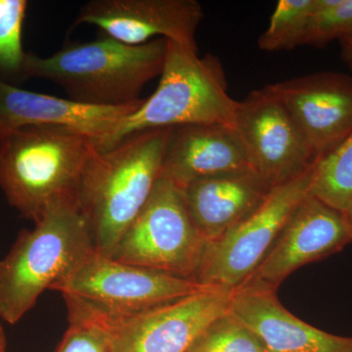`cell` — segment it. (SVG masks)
<instances>
[{
	"label": "cell",
	"instance_id": "cell-9",
	"mask_svg": "<svg viewBox=\"0 0 352 352\" xmlns=\"http://www.w3.org/2000/svg\"><path fill=\"white\" fill-rule=\"evenodd\" d=\"M233 129L252 170L271 188L302 175L316 161L302 132L268 85L238 101Z\"/></svg>",
	"mask_w": 352,
	"mask_h": 352
},
{
	"label": "cell",
	"instance_id": "cell-26",
	"mask_svg": "<svg viewBox=\"0 0 352 352\" xmlns=\"http://www.w3.org/2000/svg\"><path fill=\"white\" fill-rule=\"evenodd\" d=\"M6 338L4 333L3 328L0 324V352H6Z\"/></svg>",
	"mask_w": 352,
	"mask_h": 352
},
{
	"label": "cell",
	"instance_id": "cell-10",
	"mask_svg": "<svg viewBox=\"0 0 352 352\" xmlns=\"http://www.w3.org/2000/svg\"><path fill=\"white\" fill-rule=\"evenodd\" d=\"M232 291L208 289L109 324L111 352H187L226 314Z\"/></svg>",
	"mask_w": 352,
	"mask_h": 352
},
{
	"label": "cell",
	"instance_id": "cell-15",
	"mask_svg": "<svg viewBox=\"0 0 352 352\" xmlns=\"http://www.w3.org/2000/svg\"><path fill=\"white\" fill-rule=\"evenodd\" d=\"M248 170L251 164L232 126L192 124L171 129L160 177L183 189L197 180Z\"/></svg>",
	"mask_w": 352,
	"mask_h": 352
},
{
	"label": "cell",
	"instance_id": "cell-20",
	"mask_svg": "<svg viewBox=\"0 0 352 352\" xmlns=\"http://www.w3.org/2000/svg\"><path fill=\"white\" fill-rule=\"evenodd\" d=\"M315 0H279L270 25L258 39V47L267 52L292 50L300 46Z\"/></svg>",
	"mask_w": 352,
	"mask_h": 352
},
{
	"label": "cell",
	"instance_id": "cell-6",
	"mask_svg": "<svg viewBox=\"0 0 352 352\" xmlns=\"http://www.w3.org/2000/svg\"><path fill=\"white\" fill-rule=\"evenodd\" d=\"M208 289L196 280L122 263L94 249L50 288L66 305L100 314L109 324Z\"/></svg>",
	"mask_w": 352,
	"mask_h": 352
},
{
	"label": "cell",
	"instance_id": "cell-12",
	"mask_svg": "<svg viewBox=\"0 0 352 352\" xmlns=\"http://www.w3.org/2000/svg\"><path fill=\"white\" fill-rule=\"evenodd\" d=\"M351 241L344 214L308 194L258 267L243 285L276 291L296 270L332 256Z\"/></svg>",
	"mask_w": 352,
	"mask_h": 352
},
{
	"label": "cell",
	"instance_id": "cell-22",
	"mask_svg": "<svg viewBox=\"0 0 352 352\" xmlns=\"http://www.w3.org/2000/svg\"><path fill=\"white\" fill-rule=\"evenodd\" d=\"M67 309L69 328L55 352H111L107 319L73 305Z\"/></svg>",
	"mask_w": 352,
	"mask_h": 352
},
{
	"label": "cell",
	"instance_id": "cell-18",
	"mask_svg": "<svg viewBox=\"0 0 352 352\" xmlns=\"http://www.w3.org/2000/svg\"><path fill=\"white\" fill-rule=\"evenodd\" d=\"M309 195L344 212L352 200V132L344 142L315 161Z\"/></svg>",
	"mask_w": 352,
	"mask_h": 352
},
{
	"label": "cell",
	"instance_id": "cell-17",
	"mask_svg": "<svg viewBox=\"0 0 352 352\" xmlns=\"http://www.w3.org/2000/svg\"><path fill=\"white\" fill-rule=\"evenodd\" d=\"M271 189L261 176L248 170L197 180L182 192L192 222L208 243L249 217Z\"/></svg>",
	"mask_w": 352,
	"mask_h": 352
},
{
	"label": "cell",
	"instance_id": "cell-4",
	"mask_svg": "<svg viewBox=\"0 0 352 352\" xmlns=\"http://www.w3.org/2000/svg\"><path fill=\"white\" fill-rule=\"evenodd\" d=\"M166 43V59L154 94L94 142L97 151H108L131 136L154 129L192 124L233 127L238 101L229 94L219 58L201 57L196 48Z\"/></svg>",
	"mask_w": 352,
	"mask_h": 352
},
{
	"label": "cell",
	"instance_id": "cell-24",
	"mask_svg": "<svg viewBox=\"0 0 352 352\" xmlns=\"http://www.w3.org/2000/svg\"><path fill=\"white\" fill-rule=\"evenodd\" d=\"M340 46V55L344 63L352 72V28L338 39Z\"/></svg>",
	"mask_w": 352,
	"mask_h": 352
},
{
	"label": "cell",
	"instance_id": "cell-14",
	"mask_svg": "<svg viewBox=\"0 0 352 352\" xmlns=\"http://www.w3.org/2000/svg\"><path fill=\"white\" fill-rule=\"evenodd\" d=\"M228 311L267 352H352V338L324 332L300 320L281 305L274 289L243 285L232 291Z\"/></svg>",
	"mask_w": 352,
	"mask_h": 352
},
{
	"label": "cell",
	"instance_id": "cell-16",
	"mask_svg": "<svg viewBox=\"0 0 352 352\" xmlns=\"http://www.w3.org/2000/svg\"><path fill=\"white\" fill-rule=\"evenodd\" d=\"M140 104L129 107H94L68 98L22 89L0 80V138L22 127L57 126L82 131L95 142Z\"/></svg>",
	"mask_w": 352,
	"mask_h": 352
},
{
	"label": "cell",
	"instance_id": "cell-3",
	"mask_svg": "<svg viewBox=\"0 0 352 352\" xmlns=\"http://www.w3.org/2000/svg\"><path fill=\"white\" fill-rule=\"evenodd\" d=\"M95 150L94 139L69 127L9 132L0 138V188L21 217L36 223L51 206L78 200Z\"/></svg>",
	"mask_w": 352,
	"mask_h": 352
},
{
	"label": "cell",
	"instance_id": "cell-25",
	"mask_svg": "<svg viewBox=\"0 0 352 352\" xmlns=\"http://www.w3.org/2000/svg\"><path fill=\"white\" fill-rule=\"evenodd\" d=\"M342 214H344V219H346L347 227H349L352 237V200L349 203V207Z\"/></svg>",
	"mask_w": 352,
	"mask_h": 352
},
{
	"label": "cell",
	"instance_id": "cell-2",
	"mask_svg": "<svg viewBox=\"0 0 352 352\" xmlns=\"http://www.w3.org/2000/svg\"><path fill=\"white\" fill-rule=\"evenodd\" d=\"M171 129L141 132L108 151L95 150L78 197L95 252L113 258L149 200L161 175Z\"/></svg>",
	"mask_w": 352,
	"mask_h": 352
},
{
	"label": "cell",
	"instance_id": "cell-1",
	"mask_svg": "<svg viewBox=\"0 0 352 352\" xmlns=\"http://www.w3.org/2000/svg\"><path fill=\"white\" fill-rule=\"evenodd\" d=\"M166 41L129 45L107 36L87 43L69 41L47 57L28 53L25 78L54 83L68 99L94 107L119 108L142 102L148 82L161 76Z\"/></svg>",
	"mask_w": 352,
	"mask_h": 352
},
{
	"label": "cell",
	"instance_id": "cell-8",
	"mask_svg": "<svg viewBox=\"0 0 352 352\" xmlns=\"http://www.w3.org/2000/svg\"><path fill=\"white\" fill-rule=\"evenodd\" d=\"M206 244L190 217L182 189L160 177L113 258L195 280Z\"/></svg>",
	"mask_w": 352,
	"mask_h": 352
},
{
	"label": "cell",
	"instance_id": "cell-13",
	"mask_svg": "<svg viewBox=\"0 0 352 352\" xmlns=\"http://www.w3.org/2000/svg\"><path fill=\"white\" fill-rule=\"evenodd\" d=\"M319 159L352 132V76L317 73L268 85Z\"/></svg>",
	"mask_w": 352,
	"mask_h": 352
},
{
	"label": "cell",
	"instance_id": "cell-23",
	"mask_svg": "<svg viewBox=\"0 0 352 352\" xmlns=\"http://www.w3.org/2000/svg\"><path fill=\"white\" fill-rule=\"evenodd\" d=\"M352 28V0H315L300 45L324 47Z\"/></svg>",
	"mask_w": 352,
	"mask_h": 352
},
{
	"label": "cell",
	"instance_id": "cell-5",
	"mask_svg": "<svg viewBox=\"0 0 352 352\" xmlns=\"http://www.w3.org/2000/svg\"><path fill=\"white\" fill-rule=\"evenodd\" d=\"M92 249L89 226L78 201L51 206L34 228L21 231L0 259V318L11 325L22 320L41 294Z\"/></svg>",
	"mask_w": 352,
	"mask_h": 352
},
{
	"label": "cell",
	"instance_id": "cell-21",
	"mask_svg": "<svg viewBox=\"0 0 352 352\" xmlns=\"http://www.w3.org/2000/svg\"><path fill=\"white\" fill-rule=\"evenodd\" d=\"M187 352H267L261 340L227 311L205 329Z\"/></svg>",
	"mask_w": 352,
	"mask_h": 352
},
{
	"label": "cell",
	"instance_id": "cell-7",
	"mask_svg": "<svg viewBox=\"0 0 352 352\" xmlns=\"http://www.w3.org/2000/svg\"><path fill=\"white\" fill-rule=\"evenodd\" d=\"M312 168L271 189L249 217L208 242L195 280L207 288L234 291L249 279L270 251L291 215L309 194Z\"/></svg>",
	"mask_w": 352,
	"mask_h": 352
},
{
	"label": "cell",
	"instance_id": "cell-11",
	"mask_svg": "<svg viewBox=\"0 0 352 352\" xmlns=\"http://www.w3.org/2000/svg\"><path fill=\"white\" fill-rule=\"evenodd\" d=\"M203 19L196 0H91L73 25H95L104 36L129 45L164 38L198 50L196 34Z\"/></svg>",
	"mask_w": 352,
	"mask_h": 352
},
{
	"label": "cell",
	"instance_id": "cell-19",
	"mask_svg": "<svg viewBox=\"0 0 352 352\" xmlns=\"http://www.w3.org/2000/svg\"><path fill=\"white\" fill-rule=\"evenodd\" d=\"M28 6L25 0H0V80L11 85L25 80L23 27Z\"/></svg>",
	"mask_w": 352,
	"mask_h": 352
}]
</instances>
